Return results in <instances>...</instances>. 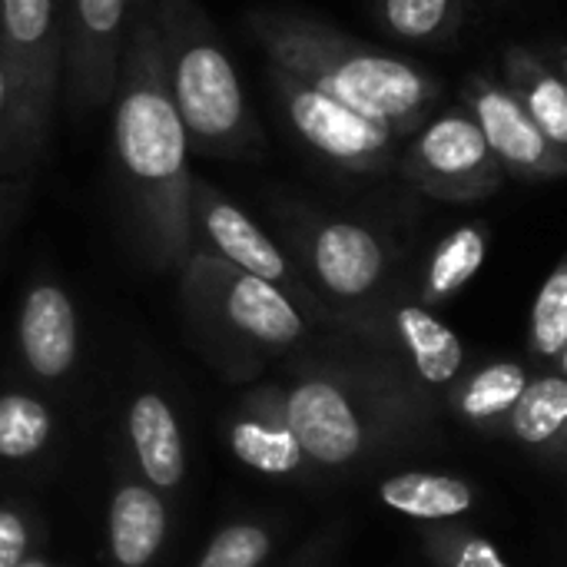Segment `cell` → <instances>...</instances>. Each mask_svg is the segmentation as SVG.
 <instances>
[{
	"label": "cell",
	"mask_w": 567,
	"mask_h": 567,
	"mask_svg": "<svg viewBox=\"0 0 567 567\" xmlns=\"http://www.w3.org/2000/svg\"><path fill=\"white\" fill-rule=\"evenodd\" d=\"M110 103L113 163L133 239L156 269H179L193 249L189 143L163 86L150 3L130 13Z\"/></svg>",
	"instance_id": "cell-1"
},
{
	"label": "cell",
	"mask_w": 567,
	"mask_h": 567,
	"mask_svg": "<svg viewBox=\"0 0 567 567\" xmlns=\"http://www.w3.org/2000/svg\"><path fill=\"white\" fill-rule=\"evenodd\" d=\"M279 389L306 462L332 472L419 439L435 409L385 352L316 355Z\"/></svg>",
	"instance_id": "cell-2"
},
{
	"label": "cell",
	"mask_w": 567,
	"mask_h": 567,
	"mask_svg": "<svg viewBox=\"0 0 567 567\" xmlns=\"http://www.w3.org/2000/svg\"><path fill=\"white\" fill-rule=\"evenodd\" d=\"M249 30L276 70L299 76L336 103L385 123L409 140L435 110L442 83L412 60L392 56L316 17L256 10Z\"/></svg>",
	"instance_id": "cell-3"
},
{
	"label": "cell",
	"mask_w": 567,
	"mask_h": 567,
	"mask_svg": "<svg viewBox=\"0 0 567 567\" xmlns=\"http://www.w3.org/2000/svg\"><path fill=\"white\" fill-rule=\"evenodd\" d=\"M159 50L163 86L183 123L189 150L213 159H252L266 130L249 93L196 0H146Z\"/></svg>",
	"instance_id": "cell-4"
},
{
	"label": "cell",
	"mask_w": 567,
	"mask_h": 567,
	"mask_svg": "<svg viewBox=\"0 0 567 567\" xmlns=\"http://www.w3.org/2000/svg\"><path fill=\"white\" fill-rule=\"evenodd\" d=\"M179 276L193 326L236 379L259 372L276 355H292L316 329L282 289L229 266L203 246L189 249Z\"/></svg>",
	"instance_id": "cell-5"
},
{
	"label": "cell",
	"mask_w": 567,
	"mask_h": 567,
	"mask_svg": "<svg viewBox=\"0 0 567 567\" xmlns=\"http://www.w3.org/2000/svg\"><path fill=\"white\" fill-rule=\"evenodd\" d=\"M0 53L13 80V116L0 150V179L27 169L50 130L63 76L60 0H0Z\"/></svg>",
	"instance_id": "cell-6"
},
{
	"label": "cell",
	"mask_w": 567,
	"mask_h": 567,
	"mask_svg": "<svg viewBox=\"0 0 567 567\" xmlns=\"http://www.w3.org/2000/svg\"><path fill=\"white\" fill-rule=\"evenodd\" d=\"M292 262L329 309L336 326L352 332L385 296V282L392 272V246L389 239L355 219L336 216H292L289 226Z\"/></svg>",
	"instance_id": "cell-7"
},
{
	"label": "cell",
	"mask_w": 567,
	"mask_h": 567,
	"mask_svg": "<svg viewBox=\"0 0 567 567\" xmlns=\"http://www.w3.org/2000/svg\"><path fill=\"white\" fill-rule=\"evenodd\" d=\"M392 169L412 189L442 203L488 199L508 179L465 106L429 116L402 143Z\"/></svg>",
	"instance_id": "cell-8"
},
{
	"label": "cell",
	"mask_w": 567,
	"mask_h": 567,
	"mask_svg": "<svg viewBox=\"0 0 567 567\" xmlns=\"http://www.w3.org/2000/svg\"><path fill=\"white\" fill-rule=\"evenodd\" d=\"M189 223H193V246L209 249L213 256L226 259L229 266L282 289L312 326H336L329 309L309 289L289 252L246 213L239 209L223 189L193 176L189 189Z\"/></svg>",
	"instance_id": "cell-9"
},
{
	"label": "cell",
	"mask_w": 567,
	"mask_h": 567,
	"mask_svg": "<svg viewBox=\"0 0 567 567\" xmlns=\"http://www.w3.org/2000/svg\"><path fill=\"white\" fill-rule=\"evenodd\" d=\"M272 86L279 93V106L289 126L296 130V136L309 143L322 159L349 173H392L395 156L405 143L395 130L336 103L322 90L276 66H272Z\"/></svg>",
	"instance_id": "cell-10"
},
{
	"label": "cell",
	"mask_w": 567,
	"mask_h": 567,
	"mask_svg": "<svg viewBox=\"0 0 567 567\" xmlns=\"http://www.w3.org/2000/svg\"><path fill=\"white\" fill-rule=\"evenodd\" d=\"M352 336L382 346L429 402L445 395V389L465 372V342L435 316V309L412 299H382Z\"/></svg>",
	"instance_id": "cell-11"
},
{
	"label": "cell",
	"mask_w": 567,
	"mask_h": 567,
	"mask_svg": "<svg viewBox=\"0 0 567 567\" xmlns=\"http://www.w3.org/2000/svg\"><path fill=\"white\" fill-rule=\"evenodd\" d=\"M63 27V90L73 113L100 110L113 96L130 0H60Z\"/></svg>",
	"instance_id": "cell-12"
},
{
	"label": "cell",
	"mask_w": 567,
	"mask_h": 567,
	"mask_svg": "<svg viewBox=\"0 0 567 567\" xmlns=\"http://www.w3.org/2000/svg\"><path fill=\"white\" fill-rule=\"evenodd\" d=\"M462 106L478 123L505 176H515L525 183H548V179H561L567 173L565 150H558L535 126V120L518 106V100L498 80L472 76L465 86Z\"/></svg>",
	"instance_id": "cell-13"
},
{
	"label": "cell",
	"mask_w": 567,
	"mask_h": 567,
	"mask_svg": "<svg viewBox=\"0 0 567 567\" xmlns=\"http://www.w3.org/2000/svg\"><path fill=\"white\" fill-rule=\"evenodd\" d=\"M17 346L27 372L40 382H60L80 359V322L73 299L56 282H33L20 302Z\"/></svg>",
	"instance_id": "cell-14"
},
{
	"label": "cell",
	"mask_w": 567,
	"mask_h": 567,
	"mask_svg": "<svg viewBox=\"0 0 567 567\" xmlns=\"http://www.w3.org/2000/svg\"><path fill=\"white\" fill-rule=\"evenodd\" d=\"M226 442L233 455L269 478H289L306 472V455L286 422L279 382H262L236 405L226 422Z\"/></svg>",
	"instance_id": "cell-15"
},
{
	"label": "cell",
	"mask_w": 567,
	"mask_h": 567,
	"mask_svg": "<svg viewBox=\"0 0 567 567\" xmlns=\"http://www.w3.org/2000/svg\"><path fill=\"white\" fill-rule=\"evenodd\" d=\"M126 445L133 472L153 492H176L186 482V442L173 405L159 392H140L126 409Z\"/></svg>",
	"instance_id": "cell-16"
},
{
	"label": "cell",
	"mask_w": 567,
	"mask_h": 567,
	"mask_svg": "<svg viewBox=\"0 0 567 567\" xmlns=\"http://www.w3.org/2000/svg\"><path fill=\"white\" fill-rule=\"evenodd\" d=\"M169 532V508L136 475H123L106 505V548L116 567H150Z\"/></svg>",
	"instance_id": "cell-17"
},
{
	"label": "cell",
	"mask_w": 567,
	"mask_h": 567,
	"mask_svg": "<svg viewBox=\"0 0 567 567\" xmlns=\"http://www.w3.org/2000/svg\"><path fill=\"white\" fill-rule=\"evenodd\" d=\"M528 385V369L515 359H492L472 372H462L445 389V405L452 415L478 435L498 439L508 412Z\"/></svg>",
	"instance_id": "cell-18"
},
{
	"label": "cell",
	"mask_w": 567,
	"mask_h": 567,
	"mask_svg": "<svg viewBox=\"0 0 567 567\" xmlns=\"http://www.w3.org/2000/svg\"><path fill=\"white\" fill-rule=\"evenodd\" d=\"M522 445L525 452L538 455L542 462H561L567 439V382L561 372H538L528 375L525 392L518 395L515 409L508 412L502 435Z\"/></svg>",
	"instance_id": "cell-19"
},
{
	"label": "cell",
	"mask_w": 567,
	"mask_h": 567,
	"mask_svg": "<svg viewBox=\"0 0 567 567\" xmlns=\"http://www.w3.org/2000/svg\"><path fill=\"white\" fill-rule=\"evenodd\" d=\"M518 106L535 120V126L567 153V86L561 70H555L532 47H508L502 53V80H498Z\"/></svg>",
	"instance_id": "cell-20"
},
{
	"label": "cell",
	"mask_w": 567,
	"mask_h": 567,
	"mask_svg": "<svg viewBox=\"0 0 567 567\" xmlns=\"http://www.w3.org/2000/svg\"><path fill=\"white\" fill-rule=\"evenodd\" d=\"M379 502L412 522H458L478 505V488L468 478L445 472H399L379 482Z\"/></svg>",
	"instance_id": "cell-21"
},
{
	"label": "cell",
	"mask_w": 567,
	"mask_h": 567,
	"mask_svg": "<svg viewBox=\"0 0 567 567\" xmlns=\"http://www.w3.org/2000/svg\"><path fill=\"white\" fill-rule=\"evenodd\" d=\"M492 246V229L485 223H465L442 236L435 249L425 259L422 282H419V299L425 309L449 306L485 266Z\"/></svg>",
	"instance_id": "cell-22"
},
{
	"label": "cell",
	"mask_w": 567,
	"mask_h": 567,
	"mask_svg": "<svg viewBox=\"0 0 567 567\" xmlns=\"http://www.w3.org/2000/svg\"><path fill=\"white\" fill-rule=\"evenodd\" d=\"M528 352L532 359L548 369L561 372L567 369V259H558L548 279L542 282L532 322H528Z\"/></svg>",
	"instance_id": "cell-23"
},
{
	"label": "cell",
	"mask_w": 567,
	"mask_h": 567,
	"mask_svg": "<svg viewBox=\"0 0 567 567\" xmlns=\"http://www.w3.org/2000/svg\"><path fill=\"white\" fill-rule=\"evenodd\" d=\"M53 439V412L30 392L0 395V462L23 465L47 452Z\"/></svg>",
	"instance_id": "cell-24"
},
{
	"label": "cell",
	"mask_w": 567,
	"mask_h": 567,
	"mask_svg": "<svg viewBox=\"0 0 567 567\" xmlns=\"http://www.w3.org/2000/svg\"><path fill=\"white\" fill-rule=\"evenodd\" d=\"M382 27L409 43H449L465 17V0H375Z\"/></svg>",
	"instance_id": "cell-25"
},
{
	"label": "cell",
	"mask_w": 567,
	"mask_h": 567,
	"mask_svg": "<svg viewBox=\"0 0 567 567\" xmlns=\"http://www.w3.org/2000/svg\"><path fill=\"white\" fill-rule=\"evenodd\" d=\"M272 548H276V535L269 522L239 518L223 525L209 538L196 567H262L269 561Z\"/></svg>",
	"instance_id": "cell-26"
},
{
	"label": "cell",
	"mask_w": 567,
	"mask_h": 567,
	"mask_svg": "<svg viewBox=\"0 0 567 567\" xmlns=\"http://www.w3.org/2000/svg\"><path fill=\"white\" fill-rule=\"evenodd\" d=\"M422 551L435 567H515L505 561L498 545L458 522L429 525L422 532Z\"/></svg>",
	"instance_id": "cell-27"
},
{
	"label": "cell",
	"mask_w": 567,
	"mask_h": 567,
	"mask_svg": "<svg viewBox=\"0 0 567 567\" xmlns=\"http://www.w3.org/2000/svg\"><path fill=\"white\" fill-rule=\"evenodd\" d=\"M33 548V522L20 508H0V567H20Z\"/></svg>",
	"instance_id": "cell-28"
},
{
	"label": "cell",
	"mask_w": 567,
	"mask_h": 567,
	"mask_svg": "<svg viewBox=\"0 0 567 567\" xmlns=\"http://www.w3.org/2000/svg\"><path fill=\"white\" fill-rule=\"evenodd\" d=\"M10 116H13V80H10L7 60L0 53V150H3L7 130H10Z\"/></svg>",
	"instance_id": "cell-29"
},
{
	"label": "cell",
	"mask_w": 567,
	"mask_h": 567,
	"mask_svg": "<svg viewBox=\"0 0 567 567\" xmlns=\"http://www.w3.org/2000/svg\"><path fill=\"white\" fill-rule=\"evenodd\" d=\"M332 548H336V535H322V538H316L289 567H329Z\"/></svg>",
	"instance_id": "cell-30"
},
{
	"label": "cell",
	"mask_w": 567,
	"mask_h": 567,
	"mask_svg": "<svg viewBox=\"0 0 567 567\" xmlns=\"http://www.w3.org/2000/svg\"><path fill=\"white\" fill-rule=\"evenodd\" d=\"M10 196H13L10 179H0V219H3V213H7V206H10Z\"/></svg>",
	"instance_id": "cell-31"
},
{
	"label": "cell",
	"mask_w": 567,
	"mask_h": 567,
	"mask_svg": "<svg viewBox=\"0 0 567 567\" xmlns=\"http://www.w3.org/2000/svg\"><path fill=\"white\" fill-rule=\"evenodd\" d=\"M20 567H53V565H47V561H40V558H27Z\"/></svg>",
	"instance_id": "cell-32"
}]
</instances>
